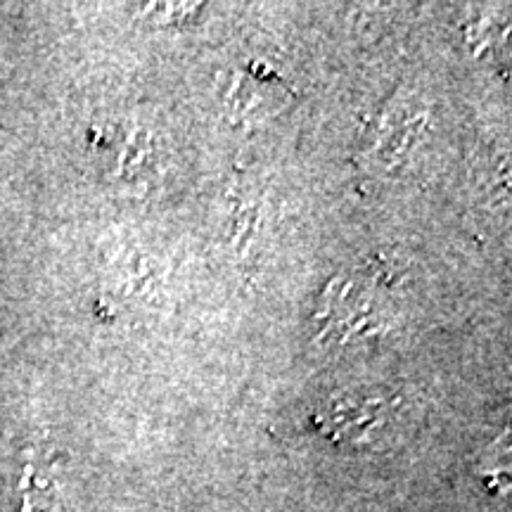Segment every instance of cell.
Segmentation results:
<instances>
[{
    "label": "cell",
    "mask_w": 512,
    "mask_h": 512,
    "mask_svg": "<svg viewBox=\"0 0 512 512\" xmlns=\"http://www.w3.org/2000/svg\"><path fill=\"white\" fill-rule=\"evenodd\" d=\"M316 422L330 439L361 444L373 441L392 425V403L382 394H335L318 408Z\"/></svg>",
    "instance_id": "6da1fadb"
},
{
    "label": "cell",
    "mask_w": 512,
    "mask_h": 512,
    "mask_svg": "<svg viewBox=\"0 0 512 512\" xmlns=\"http://www.w3.org/2000/svg\"><path fill=\"white\" fill-rule=\"evenodd\" d=\"M425 112H401L394 119L384 121L377 136L373 155L384 169H392L396 164H403L411 155V150L418 145V138L425 128Z\"/></svg>",
    "instance_id": "7a4b0ae2"
},
{
    "label": "cell",
    "mask_w": 512,
    "mask_h": 512,
    "mask_svg": "<svg viewBox=\"0 0 512 512\" xmlns=\"http://www.w3.org/2000/svg\"><path fill=\"white\" fill-rule=\"evenodd\" d=\"M204 5L200 3H152L140 5V15L147 22L159 24V27H185V24L195 22L200 17Z\"/></svg>",
    "instance_id": "3957f363"
}]
</instances>
